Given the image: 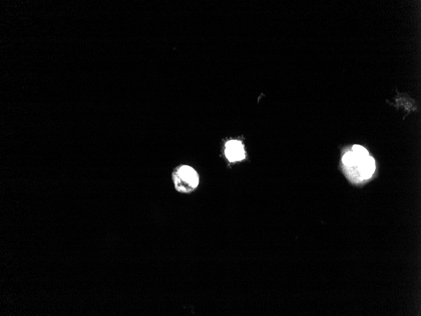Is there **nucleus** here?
I'll return each mask as SVG.
<instances>
[{"mask_svg": "<svg viewBox=\"0 0 421 316\" xmlns=\"http://www.w3.org/2000/svg\"><path fill=\"white\" fill-rule=\"evenodd\" d=\"M171 177L175 190L178 193L190 194L199 186L198 173L190 166H178L174 169Z\"/></svg>", "mask_w": 421, "mask_h": 316, "instance_id": "f257e3e1", "label": "nucleus"}, {"mask_svg": "<svg viewBox=\"0 0 421 316\" xmlns=\"http://www.w3.org/2000/svg\"><path fill=\"white\" fill-rule=\"evenodd\" d=\"M225 154L230 162H235L244 160L246 152L244 145L239 140H230L225 144Z\"/></svg>", "mask_w": 421, "mask_h": 316, "instance_id": "f03ea898", "label": "nucleus"}, {"mask_svg": "<svg viewBox=\"0 0 421 316\" xmlns=\"http://www.w3.org/2000/svg\"><path fill=\"white\" fill-rule=\"evenodd\" d=\"M363 179H368L372 177L375 171V161L372 157H366L361 159L357 164Z\"/></svg>", "mask_w": 421, "mask_h": 316, "instance_id": "7ed1b4c3", "label": "nucleus"}, {"mask_svg": "<svg viewBox=\"0 0 421 316\" xmlns=\"http://www.w3.org/2000/svg\"><path fill=\"white\" fill-rule=\"evenodd\" d=\"M363 158L357 155L354 152H347L342 158V163L347 167H351L357 166Z\"/></svg>", "mask_w": 421, "mask_h": 316, "instance_id": "20e7f679", "label": "nucleus"}, {"mask_svg": "<svg viewBox=\"0 0 421 316\" xmlns=\"http://www.w3.org/2000/svg\"><path fill=\"white\" fill-rule=\"evenodd\" d=\"M352 152L356 153L361 158H366V157L369 156L368 151L364 147L361 146V145H354L352 147Z\"/></svg>", "mask_w": 421, "mask_h": 316, "instance_id": "39448f33", "label": "nucleus"}]
</instances>
